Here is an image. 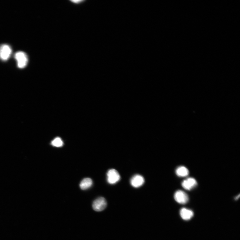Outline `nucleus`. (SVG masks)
Returning <instances> with one entry per match:
<instances>
[{"mask_svg": "<svg viewBox=\"0 0 240 240\" xmlns=\"http://www.w3.org/2000/svg\"><path fill=\"white\" fill-rule=\"evenodd\" d=\"M15 57L17 62L19 68L22 69L26 66L28 62V58L26 53L23 52H18L15 54Z\"/></svg>", "mask_w": 240, "mask_h": 240, "instance_id": "1", "label": "nucleus"}, {"mask_svg": "<svg viewBox=\"0 0 240 240\" xmlns=\"http://www.w3.org/2000/svg\"><path fill=\"white\" fill-rule=\"evenodd\" d=\"M107 176V182L111 184H116L120 180V176L119 172L114 169L108 171Z\"/></svg>", "mask_w": 240, "mask_h": 240, "instance_id": "2", "label": "nucleus"}, {"mask_svg": "<svg viewBox=\"0 0 240 240\" xmlns=\"http://www.w3.org/2000/svg\"><path fill=\"white\" fill-rule=\"evenodd\" d=\"M12 53L11 47L8 45H0V59L3 61L7 60L11 56Z\"/></svg>", "mask_w": 240, "mask_h": 240, "instance_id": "3", "label": "nucleus"}, {"mask_svg": "<svg viewBox=\"0 0 240 240\" xmlns=\"http://www.w3.org/2000/svg\"><path fill=\"white\" fill-rule=\"evenodd\" d=\"M107 205L106 199L104 198L100 197L93 201V208L96 211H102L106 208Z\"/></svg>", "mask_w": 240, "mask_h": 240, "instance_id": "4", "label": "nucleus"}, {"mask_svg": "<svg viewBox=\"0 0 240 240\" xmlns=\"http://www.w3.org/2000/svg\"><path fill=\"white\" fill-rule=\"evenodd\" d=\"M174 198L176 201L181 204L187 203L189 199L188 195L185 192L181 190H178L175 192Z\"/></svg>", "mask_w": 240, "mask_h": 240, "instance_id": "5", "label": "nucleus"}, {"mask_svg": "<svg viewBox=\"0 0 240 240\" xmlns=\"http://www.w3.org/2000/svg\"><path fill=\"white\" fill-rule=\"evenodd\" d=\"M144 177L139 174L134 175L131 178L130 180V184L135 188H138L142 186L144 183Z\"/></svg>", "mask_w": 240, "mask_h": 240, "instance_id": "6", "label": "nucleus"}, {"mask_svg": "<svg viewBox=\"0 0 240 240\" xmlns=\"http://www.w3.org/2000/svg\"><path fill=\"white\" fill-rule=\"evenodd\" d=\"M197 185V181L193 178H189L184 180L182 183V187L185 190H191Z\"/></svg>", "mask_w": 240, "mask_h": 240, "instance_id": "7", "label": "nucleus"}, {"mask_svg": "<svg viewBox=\"0 0 240 240\" xmlns=\"http://www.w3.org/2000/svg\"><path fill=\"white\" fill-rule=\"evenodd\" d=\"M180 215L182 219L184 220L188 221L194 215V213L190 209L183 208L180 211Z\"/></svg>", "mask_w": 240, "mask_h": 240, "instance_id": "8", "label": "nucleus"}, {"mask_svg": "<svg viewBox=\"0 0 240 240\" xmlns=\"http://www.w3.org/2000/svg\"><path fill=\"white\" fill-rule=\"evenodd\" d=\"M93 184V181L91 178H84L81 182L80 187L82 190H86L92 186Z\"/></svg>", "mask_w": 240, "mask_h": 240, "instance_id": "9", "label": "nucleus"}, {"mask_svg": "<svg viewBox=\"0 0 240 240\" xmlns=\"http://www.w3.org/2000/svg\"><path fill=\"white\" fill-rule=\"evenodd\" d=\"M189 173L188 169L184 166L179 167L176 170V173L178 177H186L188 175Z\"/></svg>", "mask_w": 240, "mask_h": 240, "instance_id": "10", "label": "nucleus"}, {"mask_svg": "<svg viewBox=\"0 0 240 240\" xmlns=\"http://www.w3.org/2000/svg\"><path fill=\"white\" fill-rule=\"evenodd\" d=\"M51 144L54 147H60L63 146V143L60 138L57 137L52 141Z\"/></svg>", "mask_w": 240, "mask_h": 240, "instance_id": "11", "label": "nucleus"}, {"mask_svg": "<svg viewBox=\"0 0 240 240\" xmlns=\"http://www.w3.org/2000/svg\"><path fill=\"white\" fill-rule=\"evenodd\" d=\"M70 2L74 4L79 5L81 4V3H82L86 1H70Z\"/></svg>", "mask_w": 240, "mask_h": 240, "instance_id": "12", "label": "nucleus"}, {"mask_svg": "<svg viewBox=\"0 0 240 240\" xmlns=\"http://www.w3.org/2000/svg\"><path fill=\"white\" fill-rule=\"evenodd\" d=\"M239 197H240V195H239L238 196H237V197H236L235 199H238L239 198Z\"/></svg>", "mask_w": 240, "mask_h": 240, "instance_id": "13", "label": "nucleus"}]
</instances>
